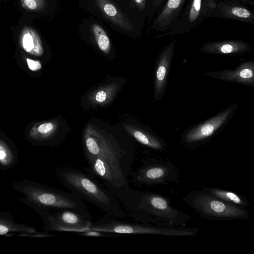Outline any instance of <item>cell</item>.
Wrapping results in <instances>:
<instances>
[{
	"label": "cell",
	"mask_w": 254,
	"mask_h": 254,
	"mask_svg": "<svg viewBox=\"0 0 254 254\" xmlns=\"http://www.w3.org/2000/svg\"><path fill=\"white\" fill-rule=\"evenodd\" d=\"M82 141L90 169L108 190L129 187L128 176L134 157L133 145L122 143L113 135L91 124L86 127Z\"/></svg>",
	"instance_id": "obj_1"
},
{
	"label": "cell",
	"mask_w": 254,
	"mask_h": 254,
	"mask_svg": "<svg viewBox=\"0 0 254 254\" xmlns=\"http://www.w3.org/2000/svg\"><path fill=\"white\" fill-rule=\"evenodd\" d=\"M108 190L121 202L126 215L139 223L161 227L185 226L191 218L174 208L169 200L160 194L129 187Z\"/></svg>",
	"instance_id": "obj_2"
},
{
	"label": "cell",
	"mask_w": 254,
	"mask_h": 254,
	"mask_svg": "<svg viewBox=\"0 0 254 254\" xmlns=\"http://www.w3.org/2000/svg\"><path fill=\"white\" fill-rule=\"evenodd\" d=\"M58 175L64 185L80 198L113 217L126 218L127 215L115 196L89 175L74 168L64 167Z\"/></svg>",
	"instance_id": "obj_3"
},
{
	"label": "cell",
	"mask_w": 254,
	"mask_h": 254,
	"mask_svg": "<svg viewBox=\"0 0 254 254\" xmlns=\"http://www.w3.org/2000/svg\"><path fill=\"white\" fill-rule=\"evenodd\" d=\"M183 200L204 219L228 220L249 217L245 207L226 202L203 190L190 192Z\"/></svg>",
	"instance_id": "obj_4"
},
{
	"label": "cell",
	"mask_w": 254,
	"mask_h": 254,
	"mask_svg": "<svg viewBox=\"0 0 254 254\" xmlns=\"http://www.w3.org/2000/svg\"><path fill=\"white\" fill-rule=\"evenodd\" d=\"M21 191L29 201L40 206L72 210L91 219L90 213L81 198L73 193L37 186L25 187Z\"/></svg>",
	"instance_id": "obj_5"
},
{
	"label": "cell",
	"mask_w": 254,
	"mask_h": 254,
	"mask_svg": "<svg viewBox=\"0 0 254 254\" xmlns=\"http://www.w3.org/2000/svg\"><path fill=\"white\" fill-rule=\"evenodd\" d=\"M89 230L111 234H154L168 236H194L198 231L197 228L161 227L124 222L112 218H104L92 223Z\"/></svg>",
	"instance_id": "obj_6"
},
{
	"label": "cell",
	"mask_w": 254,
	"mask_h": 254,
	"mask_svg": "<svg viewBox=\"0 0 254 254\" xmlns=\"http://www.w3.org/2000/svg\"><path fill=\"white\" fill-rule=\"evenodd\" d=\"M130 174L131 181L138 185L153 186L180 182L179 172L171 162L154 158L143 161L142 165L135 171L131 172Z\"/></svg>",
	"instance_id": "obj_7"
},
{
	"label": "cell",
	"mask_w": 254,
	"mask_h": 254,
	"mask_svg": "<svg viewBox=\"0 0 254 254\" xmlns=\"http://www.w3.org/2000/svg\"><path fill=\"white\" fill-rule=\"evenodd\" d=\"M217 0H187L181 15L170 30L161 33L157 38L173 36L190 32L205 19L216 5Z\"/></svg>",
	"instance_id": "obj_8"
},
{
	"label": "cell",
	"mask_w": 254,
	"mask_h": 254,
	"mask_svg": "<svg viewBox=\"0 0 254 254\" xmlns=\"http://www.w3.org/2000/svg\"><path fill=\"white\" fill-rule=\"evenodd\" d=\"M48 220L52 231L75 232L80 234L90 229L91 219L72 210L60 209Z\"/></svg>",
	"instance_id": "obj_9"
},
{
	"label": "cell",
	"mask_w": 254,
	"mask_h": 254,
	"mask_svg": "<svg viewBox=\"0 0 254 254\" xmlns=\"http://www.w3.org/2000/svg\"><path fill=\"white\" fill-rule=\"evenodd\" d=\"M211 17L254 23V11L248 5L235 0H217L215 6L207 14V18Z\"/></svg>",
	"instance_id": "obj_10"
},
{
	"label": "cell",
	"mask_w": 254,
	"mask_h": 254,
	"mask_svg": "<svg viewBox=\"0 0 254 254\" xmlns=\"http://www.w3.org/2000/svg\"><path fill=\"white\" fill-rule=\"evenodd\" d=\"M187 0H165L159 6L151 29L163 33L172 29L180 18Z\"/></svg>",
	"instance_id": "obj_11"
},
{
	"label": "cell",
	"mask_w": 254,
	"mask_h": 254,
	"mask_svg": "<svg viewBox=\"0 0 254 254\" xmlns=\"http://www.w3.org/2000/svg\"><path fill=\"white\" fill-rule=\"evenodd\" d=\"M200 50L208 54L236 55L250 52L252 49L246 41L230 40L207 42L202 45Z\"/></svg>",
	"instance_id": "obj_12"
},
{
	"label": "cell",
	"mask_w": 254,
	"mask_h": 254,
	"mask_svg": "<svg viewBox=\"0 0 254 254\" xmlns=\"http://www.w3.org/2000/svg\"><path fill=\"white\" fill-rule=\"evenodd\" d=\"M232 109H229L206 122L202 125L192 129L185 136L187 143H194L206 139L221 127L232 113Z\"/></svg>",
	"instance_id": "obj_13"
},
{
	"label": "cell",
	"mask_w": 254,
	"mask_h": 254,
	"mask_svg": "<svg viewBox=\"0 0 254 254\" xmlns=\"http://www.w3.org/2000/svg\"><path fill=\"white\" fill-rule=\"evenodd\" d=\"M176 40L172 41L162 50L157 66L155 83V95H160L166 84L167 71L173 56Z\"/></svg>",
	"instance_id": "obj_14"
},
{
	"label": "cell",
	"mask_w": 254,
	"mask_h": 254,
	"mask_svg": "<svg viewBox=\"0 0 254 254\" xmlns=\"http://www.w3.org/2000/svg\"><path fill=\"white\" fill-rule=\"evenodd\" d=\"M253 62L244 63L234 70H226L218 73H213L211 76L227 81H235L245 84H253L254 81Z\"/></svg>",
	"instance_id": "obj_15"
},
{
	"label": "cell",
	"mask_w": 254,
	"mask_h": 254,
	"mask_svg": "<svg viewBox=\"0 0 254 254\" xmlns=\"http://www.w3.org/2000/svg\"><path fill=\"white\" fill-rule=\"evenodd\" d=\"M119 90L116 82H111L101 86L91 91L87 97V101L92 106H103L110 103Z\"/></svg>",
	"instance_id": "obj_16"
},
{
	"label": "cell",
	"mask_w": 254,
	"mask_h": 254,
	"mask_svg": "<svg viewBox=\"0 0 254 254\" xmlns=\"http://www.w3.org/2000/svg\"><path fill=\"white\" fill-rule=\"evenodd\" d=\"M60 125L59 121L56 119L38 122L31 127L29 136L39 141L52 139L57 134Z\"/></svg>",
	"instance_id": "obj_17"
},
{
	"label": "cell",
	"mask_w": 254,
	"mask_h": 254,
	"mask_svg": "<svg viewBox=\"0 0 254 254\" xmlns=\"http://www.w3.org/2000/svg\"><path fill=\"white\" fill-rule=\"evenodd\" d=\"M20 43L23 49L31 55L41 56L44 53L40 37L36 31L29 27L25 28L22 31Z\"/></svg>",
	"instance_id": "obj_18"
},
{
	"label": "cell",
	"mask_w": 254,
	"mask_h": 254,
	"mask_svg": "<svg viewBox=\"0 0 254 254\" xmlns=\"http://www.w3.org/2000/svg\"><path fill=\"white\" fill-rule=\"evenodd\" d=\"M123 126L127 131L141 144L158 151L164 150L163 144L154 136L132 126L125 124Z\"/></svg>",
	"instance_id": "obj_19"
},
{
	"label": "cell",
	"mask_w": 254,
	"mask_h": 254,
	"mask_svg": "<svg viewBox=\"0 0 254 254\" xmlns=\"http://www.w3.org/2000/svg\"><path fill=\"white\" fill-rule=\"evenodd\" d=\"M202 190L228 203L243 207L249 206L250 204L245 197L231 191L206 187H203Z\"/></svg>",
	"instance_id": "obj_20"
},
{
	"label": "cell",
	"mask_w": 254,
	"mask_h": 254,
	"mask_svg": "<svg viewBox=\"0 0 254 254\" xmlns=\"http://www.w3.org/2000/svg\"><path fill=\"white\" fill-rule=\"evenodd\" d=\"M12 232L33 233L36 232V230L32 227L0 217V235H6Z\"/></svg>",
	"instance_id": "obj_21"
},
{
	"label": "cell",
	"mask_w": 254,
	"mask_h": 254,
	"mask_svg": "<svg viewBox=\"0 0 254 254\" xmlns=\"http://www.w3.org/2000/svg\"><path fill=\"white\" fill-rule=\"evenodd\" d=\"M92 29L97 45L101 51L108 53L111 49L109 38L104 29L98 24H93Z\"/></svg>",
	"instance_id": "obj_22"
},
{
	"label": "cell",
	"mask_w": 254,
	"mask_h": 254,
	"mask_svg": "<svg viewBox=\"0 0 254 254\" xmlns=\"http://www.w3.org/2000/svg\"><path fill=\"white\" fill-rule=\"evenodd\" d=\"M14 157L7 144L0 139V164L3 166H8L13 162Z\"/></svg>",
	"instance_id": "obj_23"
},
{
	"label": "cell",
	"mask_w": 254,
	"mask_h": 254,
	"mask_svg": "<svg viewBox=\"0 0 254 254\" xmlns=\"http://www.w3.org/2000/svg\"><path fill=\"white\" fill-rule=\"evenodd\" d=\"M81 236H91V237H105L111 236L110 234L107 233L94 230H88L83 232L81 233Z\"/></svg>",
	"instance_id": "obj_24"
},
{
	"label": "cell",
	"mask_w": 254,
	"mask_h": 254,
	"mask_svg": "<svg viewBox=\"0 0 254 254\" xmlns=\"http://www.w3.org/2000/svg\"><path fill=\"white\" fill-rule=\"evenodd\" d=\"M103 9L105 13L109 16L113 17L117 15L118 11L117 9L110 3H104L103 5Z\"/></svg>",
	"instance_id": "obj_25"
},
{
	"label": "cell",
	"mask_w": 254,
	"mask_h": 254,
	"mask_svg": "<svg viewBox=\"0 0 254 254\" xmlns=\"http://www.w3.org/2000/svg\"><path fill=\"white\" fill-rule=\"evenodd\" d=\"M26 61L29 68L31 70L37 71L42 68V64L39 61L26 58Z\"/></svg>",
	"instance_id": "obj_26"
},
{
	"label": "cell",
	"mask_w": 254,
	"mask_h": 254,
	"mask_svg": "<svg viewBox=\"0 0 254 254\" xmlns=\"http://www.w3.org/2000/svg\"><path fill=\"white\" fill-rule=\"evenodd\" d=\"M21 236H26V237H37V238H42V237H47L52 236L53 235H50V234L45 233H24L21 234L20 235Z\"/></svg>",
	"instance_id": "obj_27"
},
{
	"label": "cell",
	"mask_w": 254,
	"mask_h": 254,
	"mask_svg": "<svg viewBox=\"0 0 254 254\" xmlns=\"http://www.w3.org/2000/svg\"><path fill=\"white\" fill-rule=\"evenodd\" d=\"M24 5L30 9H35L38 7V2L36 0H23Z\"/></svg>",
	"instance_id": "obj_28"
},
{
	"label": "cell",
	"mask_w": 254,
	"mask_h": 254,
	"mask_svg": "<svg viewBox=\"0 0 254 254\" xmlns=\"http://www.w3.org/2000/svg\"><path fill=\"white\" fill-rule=\"evenodd\" d=\"M164 0H153L152 4V12L153 13L156 12Z\"/></svg>",
	"instance_id": "obj_29"
},
{
	"label": "cell",
	"mask_w": 254,
	"mask_h": 254,
	"mask_svg": "<svg viewBox=\"0 0 254 254\" xmlns=\"http://www.w3.org/2000/svg\"><path fill=\"white\" fill-rule=\"evenodd\" d=\"M141 11L145 10L147 6V0H134Z\"/></svg>",
	"instance_id": "obj_30"
},
{
	"label": "cell",
	"mask_w": 254,
	"mask_h": 254,
	"mask_svg": "<svg viewBox=\"0 0 254 254\" xmlns=\"http://www.w3.org/2000/svg\"><path fill=\"white\" fill-rule=\"evenodd\" d=\"M247 5L254 6V0H235Z\"/></svg>",
	"instance_id": "obj_31"
}]
</instances>
